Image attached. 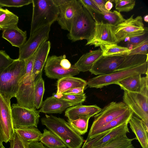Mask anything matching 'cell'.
I'll return each mask as SVG.
<instances>
[{"label": "cell", "instance_id": "obj_21", "mask_svg": "<svg viewBox=\"0 0 148 148\" xmlns=\"http://www.w3.org/2000/svg\"><path fill=\"white\" fill-rule=\"evenodd\" d=\"M128 123L136 136V139L138 140L142 148H148V132L142 120L133 114Z\"/></svg>", "mask_w": 148, "mask_h": 148}, {"label": "cell", "instance_id": "obj_7", "mask_svg": "<svg viewBox=\"0 0 148 148\" xmlns=\"http://www.w3.org/2000/svg\"><path fill=\"white\" fill-rule=\"evenodd\" d=\"M129 109L123 102H112L94 116V121L87 137L96 130L105 125Z\"/></svg>", "mask_w": 148, "mask_h": 148}, {"label": "cell", "instance_id": "obj_42", "mask_svg": "<svg viewBox=\"0 0 148 148\" xmlns=\"http://www.w3.org/2000/svg\"><path fill=\"white\" fill-rule=\"evenodd\" d=\"M14 60L5 51L0 50V70L7 66Z\"/></svg>", "mask_w": 148, "mask_h": 148}, {"label": "cell", "instance_id": "obj_36", "mask_svg": "<svg viewBox=\"0 0 148 148\" xmlns=\"http://www.w3.org/2000/svg\"><path fill=\"white\" fill-rule=\"evenodd\" d=\"M126 39H127L126 41L127 47L130 50L148 40V28L145 27V31L143 33Z\"/></svg>", "mask_w": 148, "mask_h": 148}, {"label": "cell", "instance_id": "obj_17", "mask_svg": "<svg viewBox=\"0 0 148 148\" xmlns=\"http://www.w3.org/2000/svg\"><path fill=\"white\" fill-rule=\"evenodd\" d=\"M148 75L143 77L141 75H136L126 78L116 84L124 91L140 93L148 97Z\"/></svg>", "mask_w": 148, "mask_h": 148}, {"label": "cell", "instance_id": "obj_16", "mask_svg": "<svg viewBox=\"0 0 148 148\" xmlns=\"http://www.w3.org/2000/svg\"><path fill=\"white\" fill-rule=\"evenodd\" d=\"M125 56H103L96 61L89 71L91 74L99 75L116 71Z\"/></svg>", "mask_w": 148, "mask_h": 148}, {"label": "cell", "instance_id": "obj_15", "mask_svg": "<svg viewBox=\"0 0 148 148\" xmlns=\"http://www.w3.org/2000/svg\"><path fill=\"white\" fill-rule=\"evenodd\" d=\"M83 7L79 0H70L58 7L56 21L62 29L70 31L73 20Z\"/></svg>", "mask_w": 148, "mask_h": 148}, {"label": "cell", "instance_id": "obj_13", "mask_svg": "<svg viewBox=\"0 0 148 148\" xmlns=\"http://www.w3.org/2000/svg\"><path fill=\"white\" fill-rule=\"evenodd\" d=\"M35 80L32 74H24L15 97L18 104L32 110L36 109L34 105Z\"/></svg>", "mask_w": 148, "mask_h": 148}, {"label": "cell", "instance_id": "obj_50", "mask_svg": "<svg viewBox=\"0 0 148 148\" xmlns=\"http://www.w3.org/2000/svg\"><path fill=\"white\" fill-rule=\"evenodd\" d=\"M0 148H5L3 145V144H2L1 146H0Z\"/></svg>", "mask_w": 148, "mask_h": 148}, {"label": "cell", "instance_id": "obj_11", "mask_svg": "<svg viewBox=\"0 0 148 148\" xmlns=\"http://www.w3.org/2000/svg\"><path fill=\"white\" fill-rule=\"evenodd\" d=\"M133 14L128 18L114 27L113 34L117 43L128 37L143 33L144 27L142 17L138 16L134 18Z\"/></svg>", "mask_w": 148, "mask_h": 148}, {"label": "cell", "instance_id": "obj_12", "mask_svg": "<svg viewBox=\"0 0 148 148\" xmlns=\"http://www.w3.org/2000/svg\"><path fill=\"white\" fill-rule=\"evenodd\" d=\"M51 26L42 27L30 36L28 40L19 48L18 59L25 60L35 53L40 46L49 38Z\"/></svg>", "mask_w": 148, "mask_h": 148}, {"label": "cell", "instance_id": "obj_27", "mask_svg": "<svg viewBox=\"0 0 148 148\" xmlns=\"http://www.w3.org/2000/svg\"><path fill=\"white\" fill-rule=\"evenodd\" d=\"M19 135L26 148L32 142L39 141L42 133L36 127H26L14 130Z\"/></svg>", "mask_w": 148, "mask_h": 148}, {"label": "cell", "instance_id": "obj_51", "mask_svg": "<svg viewBox=\"0 0 148 148\" xmlns=\"http://www.w3.org/2000/svg\"><path fill=\"white\" fill-rule=\"evenodd\" d=\"M2 144H3V142H2V141L1 140V137H0V146H1V145Z\"/></svg>", "mask_w": 148, "mask_h": 148}, {"label": "cell", "instance_id": "obj_43", "mask_svg": "<svg viewBox=\"0 0 148 148\" xmlns=\"http://www.w3.org/2000/svg\"><path fill=\"white\" fill-rule=\"evenodd\" d=\"M10 142V148H26L19 135L15 132Z\"/></svg>", "mask_w": 148, "mask_h": 148}, {"label": "cell", "instance_id": "obj_41", "mask_svg": "<svg viewBox=\"0 0 148 148\" xmlns=\"http://www.w3.org/2000/svg\"><path fill=\"white\" fill-rule=\"evenodd\" d=\"M148 40L130 50L128 55L148 54Z\"/></svg>", "mask_w": 148, "mask_h": 148}, {"label": "cell", "instance_id": "obj_30", "mask_svg": "<svg viewBox=\"0 0 148 148\" xmlns=\"http://www.w3.org/2000/svg\"><path fill=\"white\" fill-rule=\"evenodd\" d=\"M39 141L47 148H67L65 144L50 130L45 129Z\"/></svg>", "mask_w": 148, "mask_h": 148}, {"label": "cell", "instance_id": "obj_47", "mask_svg": "<svg viewBox=\"0 0 148 148\" xmlns=\"http://www.w3.org/2000/svg\"><path fill=\"white\" fill-rule=\"evenodd\" d=\"M114 0H107L105 5V8L106 10L108 11H110L113 6V5L112 2H114Z\"/></svg>", "mask_w": 148, "mask_h": 148}, {"label": "cell", "instance_id": "obj_37", "mask_svg": "<svg viewBox=\"0 0 148 148\" xmlns=\"http://www.w3.org/2000/svg\"><path fill=\"white\" fill-rule=\"evenodd\" d=\"M134 0H115V8L118 11L128 12L132 10L135 5Z\"/></svg>", "mask_w": 148, "mask_h": 148}, {"label": "cell", "instance_id": "obj_18", "mask_svg": "<svg viewBox=\"0 0 148 148\" xmlns=\"http://www.w3.org/2000/svg\"><path fill=\"white\" fill-rule=\"evenodd\" d=\"M73 106H75L73 104L62 99L56 94L43 101L39 111L45 114H61L67 108Z\"/></svg>", "mask_w": 148, "mask_h": 148}, {"label": "cell", "instance_id": "obj_10", "mask_svg": "<svg viewBox=\"0 0 148 148\" xmlns=\"http://www.w3.org/2000/svg\"><path fill=\"white\" fill-rule=\"evenodd\" d=\"M9 97L0 93V136L2 142H10L15 133L13 128Z\"/></svg>", "mask_w": 148, "mask_h": 148}, {"label": "cell", "instance_id": "obj_8", "mask_svg": "<svg viewBox=\"0 0 148 148\" xmlns=\"http://www.w3.org/2000/svg\"><path fill=\"white\" fill-rule=\"evenodd\" d=\"M11 111L14 130L24 127H37L40 117L39 110L30 109L16 103L12 105Z\"/></svg>", "mask_w": 148, "mask_h": 148}, {"label": "cell", "instance_id": "obj_14", "mask_svg": "<svg viewBox=\"0 0 148 148\" xmlns=\"http://www.w3.org/2000/svg\"><path fill=\"white\" fill-rule=\"evenodd\" d=\"M114 26L101 21L95 22L93 36L87 41L86 45H93L95 47L107 45L117 44L113 34Z\"/></svg>", "mask_w": 148, "mask_h": 148}, {"label": "cell", "instance_id": "obj_25", "mask_svg": "<svg viewBox=\"0 0 148 148\" xmlns=\"http://www.w3.org/2000/svg\"><path fill=\"white\" fill-rule=\"evenodd\" d=\"M128 123L127 122L106 132L100 139L96 142L91 144L84 143L82 148H92L97 147L117 136L126 135L127 133H130L128 127Z\"/></svg>", "mask_w": 148, "mask_h": 148}, {"label": "cell", "instance_id": "obj_32", "mask_svg": "<svg viewBox=\"0 0 148 148\" xmlns=\"http://www.w3.org/2000/svg\"><path fill=\"white\" fill-rule=\"evenodd\" d=\"M100 47L103 56H125L130 50L127 47L119 46L117 44L102 45Z\"/></svg>", "mask_w": 148, "mask_h": 148}, {"label": "cell", "instance_id": "obj_45", "mask_svg": "<svg viewBox=\"0 0 148 148\" xmlns=\"http://www.w3.org/2000/svg\"><path fill=\"white\" fill-rule=\"evenodd\" d=\"M102 13L108 12L105 7V5L107 0H92Z\"/></svg>", "mask_w": 148, "mask_h": 148}, {"label": "cell", "instance_id": "obj_29", "mask_svg": "<svg viewBox=\"0 0 148 148\" xmlns=\"http://www.w3.org/2000/svg\"><path fill=\"white\" fill-rule=\"evenodd\" d=\"M148 54H135L126 56L117 71L129 69L148 62Z\"/></svg>", "mask_w": 148, "mask_h": 148}, {"label": "cell", "instance_id": "obj_1", "mask_svg": "<svg viewBox=\"0 0 148 148\" xmlns=\"http://www.w3.org/2000/svg\"><path fill=\"white\" fill-rule=\"evenodd\" d=\"M42 124L56 135L68 148H80L83 138L77 133L68 122L60 117L46 115L41 119Z\"/></svg>", "mask_w": 148, "mask_h": 148}, {"label": "cell", "instance_id": "obj_9", "mask_svg": "<svg viewBox=\"0 0 148 148\" xmlns=\"http://www.w3.org/2000/svg\"><path fill=\"white\" fill-rule=\"evenodd\" d=\"M123 102L143 122L148 132V97L140 93L124 91Z\"/></svg>", "mask_w": 148, "mask_h": 148}, {"label": "cell", "instance_id": "obj_33", "mask_svg": "<svg viewBox=\"0 0 148 148\" xmlns=\"http://www.w3.org/2000/svg\"><path fill=\"white\" fill-rule=\"evenodd\" d=\"M42 75V72L38 75L35 81L34 105L37 109H39L42 106L45 91L44 81Z\"/></svg>", "mask_w": 148, "mask_h": 148}, {"label": "cell", "instance_id": "obj_2", "mask_svg": "<svg viewBox=\"0 0 148 148\" xmlns=\"http://www.w3.org/2000/svg\"><path fill=\"white\" fill-rule=\"evenodd\" d=\"M25 60L17 59L0 70V93L12 98L15 97L25 71Z\"/></svg>", "mask_w": 148, "mask_h": 148}, {"label": "cell", "instance_id": "obj_6", "mask_svg": "<svg viewBox=\"0 0 148 148\" xmlns=\"http://www.w3.org/2000/svg\"><path fill=\"white\" fill-rule=\"evenodd\" d=\"M44 70L47 77L58 79L65 77H73L80 72L74 65H71L66 58L65 55L48 57Z\"/></svg>", "mask_w": 148, "mask_h": 148}, {"label": "cell", "instance_id": "obj_23", "mask_svg": "<svg viewBox=\"0 0 148 148\" xmlns=\"http://www.w3.org/2000/svg\"><path fill=\"white\" fill-rule=\"evenodd\" d=\"M2 37L12 46L19 48L26 41V32L23 31L17 26L3 30Z\"/></svg>", "mask_w": 148, "mask_h": 148}, {"label": "cell", "instance_id": "obj_19", "mask_svg": "<svg viewBox=\"0 0 148 148\" xmlns=\"http://www.w3.org/2000/svg\"><path fill=\"white\" fill-rule=\"evenodd\" d=\"M101 109L96 105L86 106L82 104L67 108L65 111V116L70 121L81 117L90 118L98 113Z\"/></svg>", "mask_w": 148, "mask_h": 148}, {"label": "cell", "instance_id": "obj_28", "mask_svg": "<svg viewBox=\"0 0 148 148\" xmlns=\"http://www.w3.org/2000/svg\"><path fill=\"white\" fill-rule=\"evenodd\" d=\"M135 139L128 138L126 135L117 136L97 147L92 148H136L132 144Z\"/></svg>", "mask_w": 148, "mask_h": 148}, {"label": "cell", "instance_id": "obj_5", "mask_svg": "<svg viewBox=\"0 0 148 148\" xmlns=\"http://www.w3.org/2000/svg\"><path fill=\"white\" fill-rule=\"evenodd\" d=\"M148 62L123 71H115L105 75H99L89 79L87 82L90 88H101L118 82L128 77L138 74L148 75Z\"/></svg>", "mask_w": 148, "mask_h": 148}, {"label": "cell", "instance_id": "obj_39", "mask_svg": "<svg viewBox=\"0 0 148 148\" xmlns=\"http://www.w3.org/2000/svg\"><path fill=\"white\" fill-rule=\"evenodd\" d=\"M59 96L62 99L73 103L75 106L82 104L85 101L86 98L84 93L77 95L62 94Z\"/></svg>", "mask_w": 148, "mask_h": 148}, {"label": "cell", "instance_id": "obj_48", "mask_svg": "<svg viewBox=\"0 0 148 148\" xmlns=\"http://www.w3.org/2000/svg\"><path fill=\"white\" fill-rule=\"evenodd\" d=\"M70 0H53L56 5L58 7L68 2Z\"/></svg>", "mask_w": 148, "mask_h": 148}, {"label": "cell", "instance_id": "obj_38", "mask_svg": "<svg viewBox=\"0 0 148 148\" xmlns=\"http://www.w3.org/2000/svg\"><path fill=\"white\" fill-rule=\"evenodd\" d=\"M83 7L86 9L93 17L95 22L99 21L95 14L100 15L102 12L92 0H79Z\"/></svg>", "mask_w": 148, "mask_h": 148}, {"label": "cell", "instance_id": "obj_35", "mask_svg": "<svg viewBox=\"0 0 148 148\" xmlns=\"http://www.w3.org/2000/svg\"><path fill=\"white\" fill-rule=\"evenodd\" d=\"M100 15L106 21V23L114 27L123 22L125 20L120 12L116 10L112 11H110L108 12L102 13Z\"/></svg>", "mask_w": 148, "mask_h": 148}, {"label": "cell", "instance_id": "obj_44", "mask_svg": "<svg viewBox=\"0 0 148 148\" xmlns=\"http://www.w3.org/2000/svg\"><path fill=\"white\" fill-rule=\"evenodd\" d=\"M86 87H82L70 89L63 94L71 95H77L83 94Z\"/></svg>", "mask_w": 148, "mask_h": 148}, {"label": "cell", "instance_id": "obj_26", "mask_svg": "<svg viewBox=\"0 0 148 148\" xmlns=\"http://www.w3.org/2000/svg\"><path fill=\"white\" fill-rule=\"evenodd\" d=\"M87 82L80 78L67 77L58 79L57 83L56 94L60 96L65 91L75 88L86 87Z\"/></svg>", "mask_w": 148, "mask_h": 148}, {"label": "cell", "instance_id": "obj_24", "mask_svg": "<svg viewBox=\"0 0 148 148\" xmlns=\"http://www.w3.org/2000/svg\"><path fill=\"white\" fill-rule=\"evenodd\" d=\"M102 56L101 49L92 51L82 55L74 65L80 72L89 71L96 61Z\"/></svg>", "mask_w": 148, "mask_h": 148}, {"label": "cell", "instance_id": "obj_40", "mask_svg": "<svg viewBox=\"0 0 148 148\" xmlns=\"http://www.w3.org/2000/svg\"><path fill=\"white\" fill-rule=\"evenodd\" d=\"M32 1L33 0H0V7L4 6L20 7L32 3Z\"/></svg>", "mask_w": 148, "mask_h": 148}, {"label": "cell", "instance_id": "obj_20", "mask_svg": "<svg viewBox=\"0 0 148 148\" xmlns=\"http://www.w3.org/2000/svg\"><path fill=\"white\" fill-rule=\"evenodd\" d=\"M51 47L50 42L47 40L43 42L36 52L32 75L36 79L42 72L46 63Z\"/></svg>", "mask_w": 148, "mask_h": 148}, {"label": "cell", "instance_id": "obj_34", "mask_svg": "<svg viewBox=\"0 0 148 148\" xmlns=\"http://www.w3.org/2000/svg\"><path fill=\"white\" fill-rule=\"evenodd\" d=\"M90 117H81L73 120H68V122L74 130L79 135L85 134L88 130Z\"/></svg>", "mask_w": 148, "mask_h": 148}, {"label": "cell", "instance_id": "obj_31", "mask_svg": "<svg viewBox=\"0 0 148 148\" xmlns=\"http://www.w3.org/2000/svg\"><path fill=\"white\" fill-rule=\"evenodd\" d=\"M18 17L7 9L0 7V30L17 26Z\"/></svg>", "mask_w": 148, "mask_h": 148}, {"label": "cell", "instance_id": "obj_22", "mask_svg": "<svg viewBox=\"0 0 148 148\" xmlns=\"http://www.w3.org/2000/svg\"><path fill=\"white\" fill-rule=\"evenodd\" d=\"M133 114V112L129 108L120 116L96 130L89 137H87L85 141L90 140L99 135L110 131L112 129L127 122H129L130 119Z\"/></svg>", "mask_w": 148, "mask_h": 148}, {"label": "cell", "instance_id": "obj_46", "mask_svg": "<svg viewBox=\"0 0 148 148\" xmlns=\"http://www.w3.org/2000/svg\"><path fill=\"white\" fill-rule=\"evenodd\" d=\"M28 148H47L41 143L38 141L33 142L30 143Z\"/></svg>", "mask_w": 148, "mask_h": 148}, {"label": "cell", "instance_id": "obj_3", "mask_svg": "<svg viewBox=\"0 0 148 148\" xmlns=\"http://www.w3.org/2000/svg\"><path fill=\"white\" fill-rule=\"evenodd\" d=\"M33 13L30 36L45 26L51 25L56 21L58 7L53 0H33Z\"/></svg>", "mask_w": 148, "mask_h": 148}, {"label": "cell", "instance_id": "obj_49", "mask_svg": "<svg viewBox=\"0 0 148 148\" xmlns=\"http://www.w3.org/2000/svg\"><path fill=\"white\" fill-rule=\"evenodd\" d=\"M144 20L145 21L148 22V15H147L145 16L144 17Z\"/></svg>", "mask_w": 148, "mask_h": 148}, {"label": "cell", "instance_id": "obj_4", "mask_svg": "<svg viewBox=\"0 0 148 148\" xmlns=\"http://www.w3.org/2000/svg\"><path fill=\"white\" fill-rule=\"evenodd\" d=\"M95 21L88 11L82 8L73 20L68 38L72 42L91 39L95 29Z\"/></svg>", "mask_w": 148, "mask_h": 148}]
</instances>
